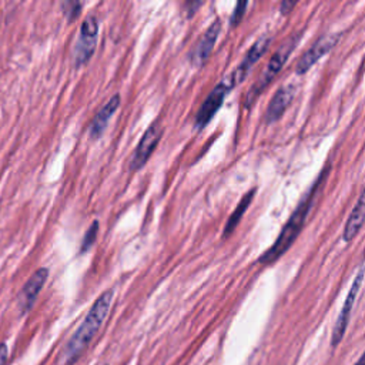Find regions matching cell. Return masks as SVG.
<instances>
[{"instance_id": "1", "label": "cell", "mask_w": 365, "mask_h": 365, "mask_svg": "<svg viewBox=\"0 0 365 365\" xmlns=\"http://www.w3.org/2000/svg\"><path fill=\"white\" fill-rule=\"evenodd\" d=\"M327 170H324L321 173V175L314 181V184L311 185L309 191L305 194V197L299 201V204L297 205V208L294 210V212L291 214V217L288 218V221L285 222V225L282 227L279 235L277 237L275 242L258 258V262L262 264V265H269V264H274L281 255H284L288 248L294 244V241L297 240L298 234L301 232L305 221H307V217L312 208V204H314V198H315V194H317V190L318 187L322 184L324 178L327 177Z\"/></svg>"}, {"instance_id": "2", "label": "cell", "mask_w": 365, "mask_h": 365, "mask_svg": "<svg viewBox=\"0 0 365 365\" xmlns=\"http://www.w3.org/2000/svg\"><path fill=\"white\" fill-rule=\"evenodd\" d=\"M111 301H113V289L104 291L96 299V302L87 312V315L83 319V322L80 324V327L76 329L73 336L66 344L63 355H61L63 365L74 364L80 358V355L86 351V348L90 345L94 335L103 325V322L110 311Z\"/></svg>"}, {"instance_id": "3", "label": "cell", "mask_w": 365, "mask_h": 365, "mask_svg": "<svg viewBox=\"0 0 365 365\" xmlns=\"http://www.w3.org/2000/svg\"><path fill=\"white\" fill-rule=\"evenodd\" d=\"M302 33H294L291 34L272 54V57L269 58L265 70L262 71V74L259 76V78L255 81V84L250 88L247 97H245V106L250 107L254 100L261 94V91L271 83V80L279 73V70L282 68V66L285 64V61L288 60L289 54L292 53V50L295 48L297 43L301 40Z\"/></svg>"}, {"instance_id": "4", "label": "cell", "mask_w": 365, "mask_h": 365, "mask_svg": "<svg viewBox=\"0 0 365 365\" xmlns=\"http://www.w3.org/2000/svg\"><path fill=\"white\" fill-rule=\"evenodd\" d=\"M98 38V20L94 16H88L81 23L77 41L74 44V61L76 66L86 64L93 56Z\"/></svg>"}, {"instance_id": "5", "label": "cell", "mask_w": 365, "mask_h": 365, "mask_svg": "<svg viewBox=\"0 0 365 365\" xmlns=\"http://www.w3.org/2000/svg\"><path fill=\"white\" fill-rule=\"evenodd\" d=\"M364 275H365V271L364 268L358 271L356 277L354 278V282L345 297V301H344V305H342V309L335 321V325H334V331H332V336H331V345L332 346H336L345 332H346V328H348V324H349V318H351V312H352V308H354V304H355V299L358 297V292L361 289V285H362V281H364Z\"/></svg>"}, {"instance_id": "6", "label": "cell", "mask_w": 365, "mask_h": 365, "mask_svg": "<svg viewBox=\"0 0 365 365\" xmlns=\"http://www.w3.org/2000/svg\"><path fill=\"white\" fill-rule=\"evenodd\" d=\"M163 125L160 123H153L145 133L143 134L141 140L138 141L134 154L131 155L130 160V170L131 171H137L138 168H141L150 158V155L153 154V151L155 150L161 135H163Z\"/></svg>"}, {"instance_id": "7", "label": "cell", "mask_w": 365, "mask_h": 365, "mask_svg": "<svg viewBox=\"0 0 365 365\" xmlns=\"http://www.w3.org/2000/svg\"><path fill=\"white\" fill-rule=\"evenodd\" d=\"M231 88H232V86L230 84V81L225 77L211 90V93L207 96V98L204 100L202 106L200 107V110L195 115V127L197 128H202L204 125H207V123L214 117V114L222 106L224 98L227 97V94L230 93Z\"/></svg>"}, {"instance_id": "8", "label": "cell", "mask_w": 365, "mask_h": 365, "mask_svg": "<svg viewBox=\"0 0 365 365\" xmlns=\"http://www.w3.org/2000/svg\"><path fill=\"white\" fill-rule=\"evenodd\" d=\"M341 38V33H329L319 37L297 61L295 73L304 74L307 73L321 57H324Z\"/></svg>"}, {"instance_id": "9", "label": "cell", "mask_w": 365, "mask_h": 365, "mask_svg": "<svg viewBox=\"0 0 365 365\" xmlns=\"http://www.w3.org/2000/svg\"><path fill=\"white\" fill-rule=\"evenodd\" d=\"M271 37L269 36H261L252 46L251 48L245 53V56L242 57L241 63L237 66V68L227 77V80L230 81V84L232 87H235L238 83H241L247 74L250 73V70L252 68V66L262 57V54L267 51L268 46H269Z\"/></svg>"}, {"instance_id": "10", "label": "cell", "mask_w": 365, "mask_h": 365, "mask_svg": "<svg viewBox=\"0 0 365 365\" xmlns=\"http://www.w3.org/2000/svg\"><path fill=\"white\" fill-rule=\"evenodd\" d=\"M47 277H48V269L47 268H38L27 279V282L21 288V291L19 294V298H17L19 308H20L21 312H27L33 307V304L37 299V295L41 291Z\"/></svg>"}, {"instance_id": "11", "label": "cell", "mask_w": 365, "mask_h": 365, "mask_svg": "<svg viewBox=\"0 0 365 365\" xmlns=\"http://www.w3.org/2000/svg\"><path fill=\"white\" fill-rule=\"evenodd\" d=\"M295 96V86L294 84H284L278 87V90L274 93L272 98L268 103V107L265 110V123H274L291 104L292 98Z\"/></svg>"}, {"instance_id": "12", "label": "cell", "mask_w": 365, "mask_h": 365, "mask_svg": "<svg viewBox=\"0 0 365 365\" xmlns=\"http://www.w3.org/2000/svg\"><path fill=\"white\" fill-rule=\"evenodd\" d=\"M221 31V21L215 20L201 36L198 43L195 44L194 50L191 51V63L194 66H202L204 61L208 58L210 53L212 51V47L218 38V34Z\"/></svg>"}, {"instance_id": "13", "label": "cell", "mask_w": 365, "mask_h": 365, "mask_svg": "<svg viewBox=\"0 0 365 365\" xmlns=\"http://www.w3.org/2000/svg\"><path fill=\"white\" fill-rule=\"evenodd\" d=\"M365 222V188L362 190L358 201L355 202L346 222L342 231V240L345 242H349L351 240H354L356 237V234L359 232V230L362 228Z\"/></svg>"}, {"instance_id": "14", "label": "cell", "mask_w": 365, "mask_h": 365, "mask_svg": "<svg viewBox=\"0 0 365 365\" xmlns=\"http://www.w3.org/2000/svg\"><path fill=\"white\" fill-rule=\"evenodd\" d=\"M121 101V97L118 94H114L100 110L98 113L94 115L91 124H90V135L97 138L101 135V133L106 130V125L108 123V120L113 117V114L115 113V110L118 108Z\"/></svg>"}, {"instance_id": "15", "label": "cell", "mask_w": 365, "mask_h": 365, "mask_svg": "<svg viewBox=\"0 0 365 365\" xmlns=\"http://www.w3.org/2000/svg\"><path fill=\"white\" fill-rule=\"evenodd\" d=\"M254 192H255V190L248 191V192L241 198V201L238 202V205L235 207V210L232 211V214L228 217V221H227V224H225V227H224V234H222L224 237L230 235V234L235 230V227L238 225V222H240V220L242 218L244 212L247 211L248 205L251 204V201H252V198H254Z\"/></svg>"}, {"instance_id": "16", "label": "cell", "mask_w": 365, "mask_h": 365, "mask_svg": "<svg viewBox=\"0 0 365 365\" xmlns=\"http://www.w3.org/2000/svg\"><path fill=\"white\" fill-rule=\"evenodd\" d=\"M97 232H98V221H93V224L88 227V230L84 234L81 248H80L81 252H86L94 244V241L97 238Z\"/></svg>"}, {"instance_id": "17", "label": "cell", "mask_w": 365, "mask_h": 365, "mask_svg": "<svg viewBox=\"0 0 365 365\" xmlns=\"http://www.w3.org/2000/svg\"><path fill=\"white\" fill-rule=\"evenodd\" d=\"M247 6H248V1H238V3L235 4V9H234V11H232V14H231V17H230L231 26H237V24L240 23V20L242 19V16H244V13H245Z\"/></svg>"}, {"instance_id": "18", "label": "cell", "mask_w": 365, "mask_h": 365, "mask_svg": "<svg viewBox=\"0 0 365 365\" xmlns=\"http://www.w3.org/2000/svg\"><path fill=\"white\" fill-rule=\"evenodd\" d=\"M63 6L70 7V10H63L67 14L68 20L76 19L80 13V9H81V3H78V1H66V3H63Z\"/></svg>"}, {"instance_id": "19", "label": "cell", "mask_w": 365, "mask_h": 365, "mask_svg": "<svg viewBox=\"0 0 365 365\" xmlns=\"http://www.w3.org/2000/svg\"><path fill=\"white\" fill-rule=\"evenodd\" d=\"M201 4H202V3H200V1H188V3L185 4V7H187V16L191 17V16L195 13V10H197Z\"/></svg>"}, {"instance_id": "20", "label": "cell", "mask_w": 365, "mask_h": 365, "mask_svg": "<svg viewBox=\"0 0 365 365\" xmlns=\"http://www.w3.org/2000/svg\"><path fill=\"white\" fill-rule=\"evenodd\" d=\"M7 355H9L7 345H6V344H0V365H4V364H6Z\"/></svg>"}, {"instance_id": "21", "label": "cell", "mask_w": 365, "mask_h": 365, "mask_svg": "<svg viewBox=\"0 0 365 365\" xmlns=\"http://www.w3.org/2000/svg\"><path fill=\"white\" fill-rule=\"evenodd\" d=\"M297 3L295 1H282L281 3V6H279V9H281V13L282 14H287V13H289V10L295 6Z\"/></svg>"}, {"instance_id": "22", "label": "cell", "mask_w": 365, "mask_h": 365, "mask_svg": "<svg viewBox=\"0 0 365 365\" xmlns=\"http://www.w3.org/2000/svg\"><path fill=\"white\" fill-rule=\"evenodd\" d=\"M354 365H365V351L362 352V355L358 358V361Z\"/></svg>"}]
</instances>
